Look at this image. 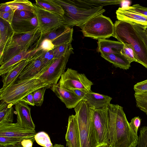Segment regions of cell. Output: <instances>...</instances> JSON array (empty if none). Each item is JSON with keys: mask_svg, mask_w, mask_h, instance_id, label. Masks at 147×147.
Returning a JSON list of instances; mask_svg holds the SVG:
<instances>
[{"mask_svg": "<svg viewBox=\"0 0 147 147\" xmlns=\"http://www.w3.org/2000/svg\"><path fill=\"white\" fill-rule=\"evenodd\" d=\"M14 12L13 11L5 12H0V18L8 22L11 26Z\"/></svg>", "mask_w": 147, "mask_h": 147, "instance_id": "7bdbcfd3", "label": "cell"}, {"mask_svg": "<svg viewBox=\"0 0 147 147\" xmlns=\"http://www.w3.org/2000/svg\"><path fill=\"white\" fill-rule=\"evenodd\" d=\"M145 31H146V34L147 35V28H146Z\"/></svg>", "mask_w": 147, "mask_h": 147, "instance_id": "816d5d0a", "label": "cell"}, {"mask_svg": "<svg viewBox=\"0 0 147 147\" xmlns=\"http://www.w3.org/2000/svg\"><path fill=\"white\" fill-rule=\"evenodd\" d=\"M88 1L94 4L103 6H104L116 5L122 3L123 1L112 0H88Z\"/></svg>", "mask_w": 147, "mask_h": 147, "instance_id": "ab89813d", "label": "cell"}, {"mask_svg": "<svg viewBox=\"0 0 147 147\" xmlns=\"http://www.w3.org/2000/svg\"><path fill=\"white\" fill-rule=\"evenodd\" d=\"M112 99L111 97L92 92H88L82 100H86L94 109L108 107Z\"/></svg>", "mask_w": 147, "mask_h": 147, "instance_id": "ffe728a7", "label": "cell"}, {"mask_svg": "<svg viewBox=\"0 0 147 147\" xmlns=\"http://www.w3.org/2000/svg\"><path fill=\"white\" fill-rule=\"evenodd\" d=\"M35 4L37 5L50 11L63 16L64 10L59 4L53 0H36Z\"/></svg>", "mask_w": 147, "mask_h": 147, "instance_id": "484cf974", "label": "cell"}, {"mask_svg": "<svg viewBox=\"0 0 147 147\" xmlns=\"http://www.w3.org/2000/svg\"><path fill=\"white\" fill-rule=\"evenodd\" d=\"M14 105L17 116V123L22 127L34 130L35 126L31 118L30 108L27 104L20 101Z\"/></svg>", "mask_w": 147, "mask_h": 147, "instance_id": "9a60e30c", "label": "cell"}, {"mask_svg": "<svg viewBox=\"0 0 147 147\" xmlns=\"http://www.w3.org/2000/svg\"><path fill=\"white\" fill-rule=\"evenodd\" d=\"M71 45L70 43H67L54 47L52 50L54 59L59 58L64 55Z\"/></svg>", "mask_w": 147, "mask_h": 147, "instance_id": "d6a6232c", "label": "cell"}, {"mask_svg": "<svg viewBox=\"0 0 147 147\" xmlns=\"http://www.w3.org/2000/svg\"><path fill=\"white\" fill-rule=\"evenodd\" d=\"M136 105L147 115V92L140 94L135 93Z\"/></svg>", "mask_w": 147, "mask_h": 147, "instance_id": "f546056e", "label": "cell"}, {"mask_svg": "<svg viewBox=\"0 0 147 147\" xmlns=\"http://www.w3.org/2000/svg\"><path fill=\"white\" fill-rule=\"evenodd\" d=\"M68 90L74 93L82 100L83 99L86 94L88 92L85 90L78 89H72Z\"/></svg>", "mask_w": 147, "mask_h": 147, "instance_id": "f6af8a7d", "label": "cell"}, {"mask_svg": "<svg viewBox=\"0 0 147 147\" xmlns=\"http://www.w3.org/2000/svg\"><path fill=\"white\" fill-rule=\"evenodd\" d=\"M100 55L116 67L127 70L131 67V63L121 54L101 53Z\"/></svg>", "mask_w": 147, "mask_h": 147, "instance_id": "cb8c5ba5", "label": "cell"}, {"mask_svg": "<svg viewBox=\"0 0 147 147\" xmlns=\"http://www.w3.org/2000/svg\"><path fill=\"white\" fill-rule=\"evenodd\" d=\"M35 16L34 14L31 12L24 10H16L14 16L21 19L31 18Z\"/></svg>", "mask_w": 147, "mask_h": 147, "instance_id": "60d3db41", "label": "cell"}, {"mask_svg": "<svg viewBox=\"0 0 147 147\" xmlns=\"http://www.w3.org/2000/svg\"><path fill=\"white\" fill-rule=\"evenodd\" d=\"M37 133L35 130L24 128L17 123L6 122L0 124V136L30 139L34 142V137Z\"/></svg>", "mask_w": 147, "mask_h": 147, "instance_id": "7c38bea8", "label": "cell"}, {"mask_svg": "<svg viewBox=\"0 0 147 147\" xmlns=\"http://www.w3.org/2000/svg\"><path fill=\"white\" fill-rule=\"evenodd\" d=\"M41 36L38 29L26 34H16L13 32L3 48L0 49V64L4 63L16 55L27 51L37 43Z\"/></svg>", "mask_w": 147, "mask_h": 147, "instance_id": "8992f818", "label": "cell"}, {"mask_svg": "<svg viewBox=\"0 0 147 147\" xmlns=\"http://www.w3.org/2000/svg\"><path fill=\"white\" fill-rule=\"evenodd\" d=\"M65 139L67 147H80L77 121L75 115L69 116Z\"/></svg>", "mask_w": 147, "mask_h": 147, "instance_id": "ac0fdd59", "label": "cell"}, {"mask_svg": "<svg viewBox=\"0 0 147 147\" xmlns=\"http://www.w3.org/2000/svg\"><path fill=\"white\" fill-rule=\"evenodd\" d=\"M58 84L67 90L78 89L88 92L91 91V87L93 84L84 74L79 73L69 68L62 74Z\"/></svg>", "mask_w": 147, "mask_h": 147, "instance_id": "30bf717a", "label": "cell"}, {"mask_svg": "<svg viewBox=\"0 0 147 147\" xmlns=\"http://www.w3.org/2000/svg\"><path fill=\"white\" fill-rule=\"evenodd\" d=\"M6 3L11 7L12 10H24L34 13L33 5L31 1L27 0H15Z\"/></svg>", "mask_w": 147, "mask_h": 147, "instance_id": "83f0119b", "label": "cell"}, {"mask_svg": "<svg viewBox=\"0 0 147 147\" xmlns=\"http://www.w3.org/2000/svg\"><path fill=\"white\" fill-rule=\"evenodd\" d=\"M113 37L123 44L130 45L137 62L147 68V48L131 23L116 21Z\"/></svg>", "mask_w": 147, "mask_h": 147, "instance_id": "277c9868", "label": "cell"}, {"mask_svg": "<svg viewBox=\"0 0 147 147\" xmlns=\"http://www.w3.org/2000/svg\"><path fill=\"white\" fill-rule=\"evenodd\" d=\"M118 20L135 23L147 28V17L119 7L116 12Z\"/></svg>", "mask_w": 147, "mask_h": 147, "instance_id": "d6986e66", "label": "cell"}, {"mask_svg": "<svg viewBox=\"0 0 147 147\" xmlns=\"http://www.w3.org/2000/svg\"><path fill=\"white\" fill-rule=\"evenodd\" d=\"M138 147H147V127L140 128L138 136Z\"/></svg>", "mask_w": 147, "mask_h": 147, "instance_id": "e575fe53", "label": "cell"}, {"mask_svg": "<svg viewBox=\"0 0 147 147\" xmlns=\"http://www.w3.org/2000/svg\"><path fill=\"white\" fill-rule=\"evenodd\" d=\"M108 108V147H136L138 136L130 125L123 107L110 103Z\"/></svg>", "mask_w": 147, "mask_h": 147, "instance_id": "6da1fadb", "label": "cell"}, {"mask_svg": "<svg viewBox=\"0 0 147 147\" xmlns=\"http://www.w3.org/2000/svg\"><path fill=\"white\" fill-rule=\"evenodd\" d=\"M53 147H65L64 146L62 145H61L60 144H55L54 145Z\"/></svg>", "mask_w": 147, "mask_h": 147, "instance_id": "681fc988", "label": "cell"}, {"mask_svg": "<svg viewBox=\"0 0 147 147\" xmlns=\"http://www.w3.org/2000/svg\"><path fill=\"white\" fill-rule=\"evenodd\" d=\"M97 44V52L107 54H121L123 46L120 42L106 39H98Z\"/></svg>", "mask_w": 147, "mask_h": 147, "instance_id": "44dd1931", "label": "cell"}, {"mask_svg": "<svg viewBox=\"0 0 147 147\" xmlns=\"http://www.w3.org/2000/svg\"><path fill=\"white\" fill-rule=\"evenodd\" d=\"M35 140L39 145L44 147H53V145L48 134L42 131L36 134L34 137Z\"/></svg>", "mask_w": 147, "mask_h": 147, "instance_id": "f1b7e54d", "label": "cell"}, {"mask_svg": "<svg viewBox=\"0 0 147 147\" xmlns=\"http://www.w3.org/2000/svg\"><path fill=\"white\" fill-rule=\"evenodd\" d=\"M141 119L139 117H135L131 120L129 124L134 132L138 135V128L141 123Z\"/></svg>", "mask_w": 147, "mask_h": 147, "instance_id": "b9f144b4", "label": "cell"}, {"mask_svg": "<svg viewBox=\"0 0 147 147\" xmlns=\"http://www.w3.org/2000/svg\"><path fill=\"white\" fill-rule=\"evenodd\" d=\"M32 49L23 51L14 56L8 61L1 65L0 75L3 77L13 66L23 60H27L30 57Z\"/></svg>", "mask_w": 147, "mask_h": 147, "instance_id": "603a6c76", "label": "cell"}, {"mask_svg": "<svg viewBox=\"0 0 147 147\" xmlns=\"http://www.w3.org/2000/svg\"><path fill=\"white\" fill-rule=\"evenodd\" d=\"M47 87H43L38 89L32 92L35 105L38 107L41 106L44 100L45 93Z\"/></svg>", "mask_w": 147, "mask_h": 147, "instance_id": "1f68e13d", "label": "cell"}, {"mask_svg": "<svg viewBox=\"0 0 147 147\" xmlns=\"http://www.w3.org/2000/svg\"><path fill=\"white\" fill-rule=\"evenodd\" d=\"M11 103H8L1 100L0 104V124L6 122L12 123L14 111Z\"/></svg>", "mask_w": 147, "mask_h": 147, "instance_id": "d4e9b609", "label": "cell"}, {"mask_svg": "<svg viewBox=\"0 0 147 147\" xmlns=\"http://www.w3.org/2000/svg\"><path fill=\"white\" fill-rule=\"evenodd\" d=\"M54 47V45L51 40L48 39H45L41 41L38 47L34 48V51L36 53L41 50L45 51L52 50Z\"/></svg>", "mask_w": 147, "mask_h": 147, "instance_id": "836d02e7", "label": "cell"}, {"mask_svg": "<svg viewBox=\"0 0 147 147\" xmlns=\"http://www.w3.org/2000/svg\"><path fill=\"white\" fill-rule=\"evenodd\" d=\"M123 44V46L121 51V54L131 63L134 61L137 62L133 49L131 45L126 43Z\"/></svg>", "mask_w": 147, "mask_h": 147, "instance_id": "4dcf8cb0", "label": "cell"}, {"mask_svg": "<svg viewBox=\"0 0 147 147\" xmlns=\"http://www.w3.org/2000/svg\"><path fill=\"white\" fill-rule=\"evenodd\" d=\"M129 11L147 17V7L142 6L136 4L131 6L121 7Z\"/></svg>", "mask_w": 147, "mask_h": 147, "instance_id": "74e56055", "label": "cell"}, {"mask_svg": "<svg viewBox=\"0 0 147 147\" xmlns=\"http://www.w3.org/2000/svg\"><path fill=\"white\" fill-rule=\"evenodd\" d=\"M38 21L36 16L29 19H21L13 17L11 26L14 33L26 34L37 30Z\"/></svg>", "mask_w": 147, "mask_h": 147, "instance_id": "e0dca14e", "label": "cell"}, {"mask_svg": "<svg viewBox=\"0 0 147 147\" xmlns=\"http://www.w3.org/2000/svg\"><path fill=\"white\" fill-rule=\"evenodd\" d=\"M0 147H4V146L2 145H0Z\"/></svg>", "mask_w": 147, "mask_h": 147, "instance_id": "f5cc1de1", "label": "cell"}, {"mask_svg": "<svg viewBox=\"0 0 147 147\" xmlns=\"http://www.w3.org/2000/svg\"><path fill=\"white\" fill-rule=\"evenodd\" d=\"M131 23L133 25L134 29L139 36L144 42L147 48V35L145 31L146 28L140 25L135 23Z\"/></svg>", "mask_w": 147, "mask_h": 147, "instance_id": "8d00e7d4", "label": "cell"}, {"mask_svg": "<svg viewBox=\"0 0 147 147\" xmlns=\"http://www.w3.org/2000/svg\"><path fill=\"white\" fill-rule=\"evenodd\" d=\"M0 21V49H1L13 31L11 26L8 22L1 18Z\"/></svg>", "mask_w": 147, "mask_h": 147, "instance_id": "4316f807", "label": "cell"}, {"mask_svg": "<svg viewBox=\"0 0 147 147\" xmlns=\"http://www.w3.org/2000/svg\"><path fill=\"white\" fill-rule=\"evenodd\" d=\"M33 13L38 21L37 28L41 36L65 26L63 16L43 9L35 3H33Z\"/></svg>", "mask_w": 147, "mask_h": 147, "instance_id": "ba28073f", "label": "cell"}, {"mask_svg": "<svg viewBox=\"0 0 147 147\" xmlns=\"http://www.w3.org/2000/svg\"><path fill=\"white\" fill-rule=\"evenodd\" d=\"M20 101L24 102L28 105L33 106L35 105L32 93H30L24 96Z\"/></svg>", "mask_w": 147, "mask_h": 147, "instance_id": "ee69618b", "label": "cell"}, {"mask_svg": "<svg viewBox=\"0 0 147 147\" xmlns=\"http://www.w3.org/2000/svg\"><path fill=\"white\" fill-rule=\"evenodd\" d=\"M34 142L30 139H25L21 142L23 147H32Z\"/></svg>", "mask_w": 147, "mask_h": 147, "instance_id": "7dc6e473", "label": "cell"}, {"mask_svg": "<svg viewBox=\"0 0 147 147\" xmlns=\"http://www.w3.org/2000/svg\"><path fill=\"white\" fill-rule=\"evenodd\" d=\"M63 9L64 25L70 28L78 27L92 18L103 14V6L92 3L88 0H55Z\"/></svg>", "mask_w": 147, "mask_h": 147, "instance_id": "7a4b0ae2", "label": "cell"}, {"mask_svg": "<svg viewBox=\"0 0 147 147\" xmlns=\"http://www.w3.org/2000/svg\"><path fill=\"white\" fill-rule=\"evenodd\" d=\"M92 123L99 144L108 146L109 124L108 107L94 109Z\"/></svg>", "mask_w": 147, "mask_h": 147, "instance_id": "8fae6325", "label": "cell"}, {"mask_svg": "<svg viewBox=\"0 0 147 147\" xmlns=\"http://www.w3.org/2000/svg\"><path fill=\"white\" fill-rule=\"evenodd\" d=\"M4 147H23L21 143H18L14 145L3 146Z\"/></svg>", "mask_w": 147, "mask_h": 147, "instance_id": "c3c4849f", "label": "cell"}, {"mask_svg": "<svg viewBox=\"0 0 147 147\" xmlns=\"http://www.w3.org/2000/svg\"><path fill=\"white\" fill-rule=\"evenodd\" d=\"M98 147H108V146L106 145H100Z\"/></svg>", "mask_w": 147, "mask_h": 147, "instance_id": "f907efd6", "label": "cell"}, {"mask_svg": "<svg viewBox=\"0 0 147 147\" xmlns=\"http://www.w3.org/2000/svg\"><path fill=\"white\" fill-rule=\"evenodd\" d=\"M51 88L68 109L75 108L82 100L74 93L61 87L58 83L52 85Z\"/></svg>", "mask_w": 147, "mask_h": 147, "instance_id": "2e32d148", "label": "cell"}, {"mask_svg": "<svg viewBox=\"0 0 147 147\" xmlns=\"http://www.w3.org/2000/svg\"><path fill=\"white\" fill-rule=\"evenodd\" d=\"M24 140L16 137L0 136V145L5 146L14 145L17 143H21Z\"/></svg>", "mask_w": 147, "mask_h": 147, "instance_id": "d590c367", "label": "cell"}, {"mask_svg": "<svg viewBox=\"0 0 147 147\" xmlns=\"http://www.w3.org/2000/svg\"><path fill=\"white\" fill-rule=\"evenodd\" d=\"M79 27L84 36L96 39L109 38L114 34V24L102 14L92 18Z\"/></svg>", "mask_w": 147, "mask_h": 147, "instance_id": "52a82bcc", "label": "cell"}, {"mask_svg": "<svg viewBox=\"0 0 147 147\" xmlns=\"http://www.w3.org/2000/svg\"><path fill=\"white\" fill-rule=\"evenodd\" d=\"M13 11L10 7L6 3H3L0 5V12H8Z\"/></svg>", "mask_w": 147, "mask_h": 147, "instance_id": "bcb514c9", "label": "cell"}, {"mask_svg": "<svg viewBox=\"0 0 147 147\" xmlns=\"http://www.w3.org/2000/svg\"><path fill=\"white\" fill-rule=\"evenodd\" d=\"M39 74L31 78L18 80L12 84L0 90V100L13 105L25 96L40 88H51L52 85L43 81Z\"/></svg>", "mask_w": 147, "mask_h": 147, "instance_id": "5b68a950", "label": "cell"}, {"mask_svg": "<svg viewBox=\"0 0 147 147\" xmlns=\"http://www.w3.org/2000/svg\"><path fill=\"white\" fill-rule=\"evenodd\" d=\"M44 52L39 51L27 60V63L18 77V80L28 79L44 72L42 57Z\"/></svg>", "mask_w": 147, "mask_h": 147, "instance_id": "4fadbf2b", "label": "cell"}, {"mask_svg": "<svg viewBox=\"0 0 147 147\" xmlns=\"http://www.w3.org/2000/svg\"><path fill=\"white\" fill-rule=\"evenodd\" d=\"M94 109L84 100H81L74 108L80 147H98L100 146L96 139L92 123Z\"/></svg>", "mask_w": 147, "mask_h": 147, "instance_id": "3957f363", "label": "cell"}, {"mask_svg": "<svg viewBox=\"0 0 147 147\" xmlns=\"http://www.w3.org/2000/svg\"><path fill=\"white\" fill-rule=\"evenodd\" d=\"M135 94H140L147 92V79L138 82L134 87Z\"/></svg>", "mask_w": 147, "mask_h": 147, "instance_id": "f35d334b", "label": "cell"}, {"mask_svg": "<svg viewBox=\"0 0 147 147\" xmlns=\"http://www.w3.org/2000/svg\"><path fill=\"white\" fill-rule=\"evenodd\" d=\"M73 32V28L62 26L53 32L41 36L38 40L39 45L45 39L51 40L55 47L64 44L71 43L72 40Z\"/></svg>", "mask_w": 147, "mask_h": 147, "instance_id": "5bb4252c", "label": "cell"}, {"mask_svg": "<svg viewBox=\"0 0 147 147\" xmlns=\"http://www.w3.org/2000/svg\"><path fill=\"white\" fill-rule=\"evenodd\" d=\"M23 60L13 66L2 77V88L7 87L14 83L18 79L20 73L27 63Z\"/></svg>", "mask_w": 147, "mask_h": 147, "instance_id": "7402d4cb", "label": "cell"}, {"mask_svg": "<svg viewBox=\"0 0 147 147\" xmlns=\"http://www.w3.org/2000/svg\"><path fill=\"white\" fill-rule=\"evenodd\" d=\"M72 53L73 48L71 45L64 55L59 58L54 59L45 71L39 76L40 79L52 86L57 84L65 72L66 64L71 54Z\"/></svg>", "mask_w": 147, "mask_h": 147, "instance_id": "9c48e42d", "label": "cell"}]
</instances>
